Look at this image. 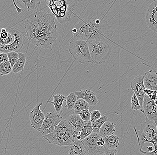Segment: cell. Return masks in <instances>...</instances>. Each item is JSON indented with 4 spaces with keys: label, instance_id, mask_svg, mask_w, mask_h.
Instances as JSON below:
<instances>
[{
    "label": "cell",
    "instance_id": "cell-37",
    "mask_svg": "<svg viewBox=\"0 0 157 155\" xmlns=\"http://www.w3.org/2000/svg\"><path fill=\"white\" fill-rule=\"evenodd\" d=\"M13 3V4L14 5L15 8L16 10L17 11L18 13V14L21 13L22 11H23V10L19 6H17V3L16 2V0H12Z\"/></svg>",
    "mask_w": 157,
    "mask_h": 155
},
{
    "label": "cell",
    "instance_id": "cell-12",
    "mask_svg": "<svg viewBox=\"0 0 157 155\" xmlns=\"http://www.w3.org/2000/svg\"><path fill=\"white\" fill-rule=\"evenodd\" d=\"M42 104L43 103L37 104L29 113L30 125L38 132L40 131L45 119V115L40 109V107L42 106Z\"/></svg>",
    "mask_w": 157,
    "mask_h": 155
},
{
    "label": "cell",
    "instance_id": "cell-22",
    "mask_svg": "<svg viewBox=\"0 0 157 155\" xmlns=\"http://www.w3.org/2000/svg\"><path fill=\"white\" fill-rule=\"evenodd\" d=\"M53 101H48V102L52 104L55 107V110L56 112L60 113L62 111L63 104L64 101L66 100V97L63 95L57 94L53 95Z\"/></svg>",
    "mask_w": 157,
    "mask_h": 155
},
{
    "label": "cell",
    "instance_id": "cell-3",
    "mask_svg": "<svg viewBox=\"0 0 157 155\" xmlns=\"http://www.w3.org/2000/svg\"><path fill=\"white\" fill-rule=\"evenodd\" d=\"M79 0H47L45 2L59 23L64 24L70 21L73 9Z\"/></svg>",
    "mask_w": 157,
    "mask_h": 155
},
{
    "label": "cell",
    "instance_id": "cell-1",
    "mask_svg": "<svg viewBox=\"0 0 157 155\" xmlns=\"http://www.w3.org/2000/svg\"><path fill=\"white\" fill-rule=\"evenodd\" d=\"M56 18L48 12L37 11L24 20L27 38L33 45L52 51L59 36Z\"/></svg>",
    "mask_w": 157,
    "mask_h": 155
},
{
    "label": "cell",
    "instance_id": "cell-27",
    "mask_svg": "<svg viewBox=\"0 0 157 155\" xmlns=\"http://www.w3.org/2000/svg\"><path fill=\"white\" fill-rule=\"evenodd\" d=\"M78 99V97L75 94V93L71 92L69 95L66 97V104L65 107L67 110H71L73 109L74 106L75 102Z\"/></svg>",
    "mask_w": 157,
    "mask_h": 155
},
{
    "label": "cell",
    "instance_id": "cell-7",
    "mask_svg": "<svg viewBox=\"0 0 157 155\" xmlns=\"http://www.w3.org/2000/svg\"><path fill=\"white\" fill-rule=\"evenodd\" d=\"M69 52L75 60L81 64L91 63L87 41L73 38L70 42Z\"/></svg>",
    "mask_w": 157,
    "mask_h": 155
},
{
    "label": "cell",
    "instance_id": "cell-19",
    "mask_svg": "<svg viewBox=\"0 0 157 155\" xmlns=\"http://www.w3.org/2000/svg\"><path fill=\"white\" fill-rule=\"evenodd\" d=\"M117 124H114L109 121H106L101 126L99 134L103 138L106 136L113 135L116 132V126Z\"/></svg>",
    "mask_w": 157,
    "mask_h": 155
},
{
    "label": "cell",
    "instance_id": "cell-2",
    "mask_svg": "<svg viewBox=\"0 0 157 155\" xmlns=\"http://www.w3.org/2000/svg\"><path fill=\"white\" fill-rule=\"evenodd\" d=\"M73 38L88 41L100 39L110 41L113 32L111 26L102 18H86L81 19L71 30Z\"/></svg>",
    "mask_w": 157,
    "mask_h": 155
},
{
    "label": "cell",
    "instance_id": "cell-6",
    "mask_svg": "<svg viewBox=\"0 0 157 155\" xmlns=\"http://www.w3.org/2000/svg\"><path fill=\"white\" fill-rule=\"evenodd\" d=\"M91 63L99 65L105 63L110 55L112 47L107 41L100 39L88 40Z\"/></svg>",
    "mask_w": 157,
    "mask_h": 155
},
{
    "label": "cell",
    "instance_id": "cell-40",
    "mask_svg": "<svg viewBox=\"0 0 157 155\" xmlns=\"http://www.w3.org/2000/svg\"><path fill=\"white\" fill-rule=\"evenodd\" d=\"M39 1H40V2H43V1H44V2H46V1H47V0H39Z\"/></svg>",
    "mask_w": 157,
    "mask_h": 155
},
{
    "label": "cell",
    "instance_id": "cell-21",
    "mask_svg": "<svg viewBox=\"0 0 157 155\" xmlns=\"http://www.w3.org/2000/svg\"><path fill=\"white\" fill-rule=\"evenodd\" d=\"M104 147L108 149H116L119 145V138L116 135H111L104 138Z\"/></svg>",
    "mask_w": 157,
    "mask_h": 155
},
{
    "label": "cell",
    "instance_id": "cell-36",
    "mask_svg": "<svg viewBox=\"0 0 157 155\" xmlns=\"http://www.w3.org/2000/svg\"><path fill=\"white\" fill-rule=\"evenodd\" d=\"M7 61H8V58L7 53H0V63Z\"/></svg>",
    "mask_w": 157,
    "mask_h": 155
},
{
    "label": "cell",
    "instance_id": "cell-28",
    "mask_svg": "<svg viewBox=\"0 0 157 155\" xmlns=\"http://www.w3.org/2000/svg\"><path fill=\"white\" fill-rule=\"evenodd\" d=\"M12 71V67L9 61L0 63V74L8 75Z\"/></svg>",
    "mask_w": 157,
    "mask_h": 155
},
{
    "label": "cell",
    "instance_id": "cell-30",
    "mask_svg": "<svg viewBox=\"0 0 157 155\" xmlns=\"http://www.w3.org/2000/svg\"><path fill=\"white\" fill-rule=\"evenodd\" d=\"M131 107L132 110H141L142 107L140 105L138 101V99L135 94H133V96L131 97Z\"/></svg>",
    "mask_w": 157,
    "mask_h": 155
},
{
    "label": "cell",
    "instance_id": "cell-18",
    "mask_svg": "<svg viewBox=\"0 0 157 155\" xmlns=\"http://www.w3.org/2000/svg\"><path fill=\"white\" fill-rule=\"evenodd\" d=\"M69 155H89L81 143V141L75 140L70 145Z\"/></svg>",
    "mask_w": 157,
    "mask_h": 155
},
{
    "label": "cell",
    "instance_id": "cell-26",
    "mask_svg": "<svg viewBox=\"0 0 157 155\" xmlns=\"http://www.w3.org/2000/svg\"><path fill=\"white\" fill-rule=\"evenodd\" d=\"M108 117L106 116H101L97 121L91 122L92 123L93 133H99L100 128L103 124L107 121Z\"/></svg>",
    "mask_w": 157,
    "mask_h": 155
},
{
    "label": "cell",
    "instance_id": "cell-9",
    "mask_svg": "<svg viewBox=\"0 0 157 155\" xmlns=\"http://www.w3.org/2000/svg\"><path fill=\"white\" fill-rule=\"evenodd\" d=\"M62 119V116L56 111L48 112L45 115V119L39 132L43 137L52 133Z\"/></svg>",
    "mask_w": 157,
    "mask_h": 155
},
{
    "label": "cell",
    "instance_id": "cell-35",
    "mask_svg": "<svg viewBox=\"0 0 157 155\" xmlns=\"http://www.w3.org/2000/svg\"><path fill=\"white\" fill-rule=\"evenodd\" d=\"M103 155H117V151L116 149H105V153Z\"/></svg>",
    "mask_w": 157,
    "mask_h": 155
},
{
    "label": "cell",
    "instance_id": "cell-39",
    "mask_svg": "<svg viewBox=\"0 0 157 155\" xmlns=\"http://www.w3.org/2000/svg\"><path fill=\"white\" fill-rule=\"evenodd\" d=\"M152 100H154L155 102H157V91H155L154 93L152 95L151 97L150 98Z\"/></svg>",
    "mask_w": 157,
    "mask_h": 155
},
{
    "label": "cell",
    "instance_id": "cell-14",
    "mask_svg": "<svg viewBox=\"0 0 157 155\" xmlns=\"http://www.w3.org/2000/svg\"><path fill=\"white\" fill-rule=\"evenodd\" d=\"M146 21L150 29L157 32V1L155 0L148 7L146 13Z\"/></svg>",
    "mask_w": 157,
    "mask_h": 155
},
{
    "label": "cell",
    "instance_id": "cell-29",
    "mask_svg": "<svg viewBox=\"0 0 157 155\" xmlns=\"http://www.w3.org/2000/svg\"><path fill=\"white\" fill-rule=\"evenodd\" d=\"M7 54L8 61L12 67L15 64L19 58V54L17 52H11L7 53Z\"/></svg>",
    "mask_w": 157,
    "mask_h": 155
},
{
    "label": "cell",
    "instance_id": "cell-4",
    "mask_svg": "<svg viewBox=\"0 0 157 155\" xmlns=\"http://www.w3.org/2000/svg\"><path fill=\"white\" fill-rule=\"evenodd\" d=\"M73 131L66 120L62 119L52 133L43 137L49 144L59 146H70L73 141Z\"/></svg>",
    "mask_w": 157,
    "mask_h": 155
},
{
    "label": "cell",
    "instance_id": "cell-33",
    "mask_svg": "<svg viewBox=\"0 0 157 155\" xmlns=\"http://www.w3.org/2000/svg\"><path fill=\"white\" fill-rule=\"evenodd\" d=\"M90 115H91V118H90L91 122L97 121L101 116V112L98 110H93L91 112H90Z\"/></svg>",
    "mask_w": 157,
    "mask_h": 155
},
{
    "label": "cell",
    "instance_id": "cell-10",
    "mask_svg": "<svg viewBox=\"0 0 157 155\" xmlns=\"http://www.w3.org/2000/svg\"><path fill=\"white\" fill-rule=\"evenodd\" d=\"M101 137L99 133H92L87 138L81 141V143L89 155H103L105 148L98 145V141Z\"/></svg>",
    "mask_w": 157,
    "mask_h": 155
},
{
    "label": "cell",
    "instance_id": "cell-11",
    "mask_svg": "<svg viewBox=\"0 0 157 155\" xmlns=\"http://www.w3.org/2000/svg\"><path fill=\"white\" fill-rule=\"evenodd\" d=\"M141 111L144 113L145 117L157 124V102L152 100L146 94L144 96Z\"/></svg>",
    "mask_w": 157,
    "mask_h": 155
},
{
    "label": "cell",
    "instance_id": "cell-15",
    "mask_svg": "<svg viewBox=\"0 0 157 155\" xmlns=\"http://www.w3.org/2000/svg\"><path fill=\"white\" fill-rule=\"evenodd\" d=\"M75 94L78 98L82 99L88 103L90 106H95L98 104V100L96 93L89 89L75 92Z\"/></svg>",
    "mask_w": 157,
    "mask_h": 155
},
{
    "label": "cell",
    "instance_id": "cell-32",
    "mask_svg": "<svg viewBox=\"0 0 157 155\" xmlns=\"http://www.w3.org/2000/svg\"><path fill=\"white\" fill-rule=\"evenodd\" d=\"M13 40H14V37L9 32L8 36L6 38L4 39H0V44L2 45H8V44H11L13 42Z\"/></svg>",
    "mask_w": 157,
    "mask_h": 155
},
{
    "label": "cell",
    "instance_id": "cell-20",
    "mask_svg": "<svg viewBox=\"0 0 157 155\" xmlns=\"http://www.w3.org/2000/svg\"><path fill=\"white\" fill-rule=\"evenodd\" d=\"M18 3L28 11H35L41 4L39 0H17Z\"/></svg>",
    "mask_w": 157,
    "mask_h": 155
},
{
    "label": "cell",
    "instance_id": "cell-24",
    "mask_svg": "<svg viewBox=\"0 0 157 155\" xmlns=\"http://www.w3.org/2000/svg\"><path fill=\"white\" fill-rule=\"evenodd\" d=\"M19 58L15 64L12 67L13 72L14 74L23 71L26 63V57L25 54L22 53H18Z\"/></svg>",
    "mask_w": 157,
    "mask_h": 155
},
{
    "label": "cell",
    "instance_id": "cell-8",
    "mask_svg": "<svg viewBox=\"0 0 157 155\" xmlns=\"http://www.w3.org/2000/svg\"><path fill=\"white\" fill-rule=\"evenodd\" d=\"M7 31L14 37V40L11 44L6 45L0 44L1 53H7L11 52H19L23 47L25 42L24 32L16 27H12Z\"/></svg>",
    "mask_w": 157,
    "mask_h": 155
},
{
    "label": "cell",
    "instance_id": "cell-34",
    "mask_svg": "<svg viewBox=\"0 0 157 155\" xmlns=\"http://www.w3.org/2000/svg\"><path fill=\"white\" fill-rule=\"evenodd\" d=\"M9 32L6 30V28H2L0 31V39H4L8 36Z\"/></svg>",
    "mask_w": 157,
    "mask_h": 155
},
{
    "label": "cell",
    "instance_id": "cell-13",
    "mask_svg": "<svg viewBox=\"0 0 157 155\" xmlns=\"http://www.w3.org/2000/svg\"><path fill=\"white\" fill-rule=\"evenodd\" d=\"M131 89L137 96L140 105L142 107L145 95V86L143 83V75H138L132 81L130 84Z\"/></svg>",
    "mask_w": 157,
    "mask_h": 155
},
{
    "label": "cell",
    "instance_id": "cell-25",
    "mask_svg": "<svg viewBox=\"0 0 157 155\" xmlns=\"http://www.w3.org/2000/svg\"><path fill=\"white\" fill-rule=\"evenodd\" d=\"M90 105L88 103L81 98H78L74 106V111L75 114H78L81 111L86 109H89Z\"/></svg>",
    "mask_w": 157,
    "mask_h": 155
},
{
    "label": "cell",
    "instance_id": "cell-31",
    "mask_svg": "<svg viewBox=\"0 0 157 155\" xmlns=\"http://www.w3.org/2000/svg\"><path fill=\"white\" fill-rule=\"evenodd\" d=\"M78 115L83 121L86 122L90 121L91 115H90V112L89 111V109L83 110L78 114Z\"/></svg>",
    "mask_w": 157,
    "mask_h": 155
},
{
    "label": "cell",
    "instance_id": "cell-17",
    "mask_svg": "<svg viewBox=\"0 0 157 155\" xmlns=\"http://www.w3.org/2000/svg\"><path fill=\"white\" fill-rule=\"evenodd\" d=\"M66 121L73 131L76 132H79L86 123V121H83L78 114L75 113L69 116Z\"/></svg>",
    "mask_w": 157,
    "mask_h": 155
},
{
    "label": "cell",
    "instance_id": "cell-23",
    "mask_svg": "<svg viewBox=\"0 0 157 155\" xmlns=\"http://www.w3.org/2000/svg\"><path fill=\"white\" fill-rule=\"evenodd\" d=\"M93 133L92 123L91 121H87L85 125L82 127L76 137V140L78 141H82L83 139L88 137Z\"/></svg>",
    "mask_w": 157,
    "mask_h": 155
},
{
    "label": "cell",
    "instance_id": "cell-42",
    "mask_svg": "<svg viewBox=\"0 0 157 155\" xmlns=\"http://www.w3.org/2000/svg\"><path fill=\"white\" fill-rule=\"evenodd\" d=\"M0 53H1V52H0Z\"/></svg>",
    "mask_w": 157,
    "mask_h": 155
},
{
    "label": "cell",
    "instance_id": "cell-38",
    "mask_svg": "<svg viewBox=\"0 0 157 155\" xmlns=\"http://www.w3.org/2000/svg\"><path fill=\"white\" fill-rule=\"evenodd\" d=\"M154 92H155V91L149 89H146L145 90V94L147 95L150 98L151 97L152 95L154 93Z\"/></svg>",
    "mask_w": 157,
    "mask_h": 155
},
{
    "label": "cell",
    "instance_id": "cell-41",
    "mask_svg": "<svg viewBox=\"0 0 157 155\" xmlns=\"http://www.w3.org/2000/svg\"><path fill=\"white\" fill-rule=\"evenodd\" d=\"M80 2H83V1H85V0H79Z\"/></svg>",
    "mask_w": 157,
    "mask_h": 155
},
{
    "label": "cell",
    "instance_id": "cell-16",
    "mask_svg": "<svg viewBox=\"0 0 157 155\" xmlns=\"http://www.w3.org/2000/svg\"><path fill=\"white\" fill-rule=\"evenodd\" d=\"M143 83L146 89L157 91V73L156 71L150 70L143 75Z\"/></svg>",
    "mask_w": 157,
    "mask_h": 155
},
{
    "label": "cell",
    "instance_id": "cell-5",
    "mask_svg": "<svg viewBox=\"0 0 157 155\" xmlns=\"http://www.w3.org/2000/svg\"><path fill=\"white\" fill-rule=\"evenodd\" d=\"M139 145V151L142 153V149L145 143H151L154 145V150L157 152V124L145 117V121L141 125V129L137 130L133 127Z\"/></svg>",
    "mask_w": 157,
    "mask_h": 155
}]
</instances>
